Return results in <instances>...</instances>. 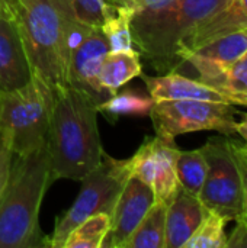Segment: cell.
<instances>
[{"instance_id":"cell-15","label":"cell","mask_w":247,"mask_h":248,"mask_svg":"<svg viewBox=\"0 0 247 248\" xmlns=\"http://www.w3.org/2000/svg\"><path fill=\"white\" fill-rule=\"evenodd\" d=\"M246 52L247 35L239 31L217 38L186 54L185 62H189L199 73V78H202L214 71L227 68Z\"/></svg>"},{"instance_id":"cell-18","label":"cell","mask_w":247,"mask_h":248,"mask_svg":"<svg viewBox=\"0 0 247 248\" xmlns=\"http://www.w3.org/2000/svg\"><path fill=\"white\" fill-rule=\"evenodd\" d=\"M167 205L156 201L124 248H166Z\"/></svg>"},{"instance_id":"cell-22","label":"cell","mask_w":247,"mask_h":248,"mask_svg":"<svg viewBox=\"0 0 247 248\" xmlns=\"http://www.w3.org/2000/svg\"><path fill=\"white\" fill-rule=\"evenodd\" d=\"M134 12L124 7H115V12L105 20L102 31L109 42V51L134 49V38L131 31V17Z\"/></svg>"},{"instance_id":"cell-8","label":"cell","mask_w":247,"mask_h":248,"mask_svg":"<svg viewBox=\"0 0 247 248\" xmlns=\"http://www.w3.org/2000/svg\"><path fill=\"white\" fill-rule=\"evenodd\" d=\"M236 113L239 112L230 103L182 99L154 102L148 116L157 137L175 140L179 135L198 131L236 134Z\"/></svg>"},{"instance_id":"cell-11","label":"cell","mask_w":247,"mask_h":248,"mask_svg":"<svg viewBox=\"0 0 247 248\" xmlns=\"http://www.w3.org/2000/svg\"><path fill=\"white\" fill-rule=\"evenodd\" d=\"M154 202L156 195L153 189L138 177L131 176L114 208L111 232L105 241V247L124 248Z\"/></svg>"},{"instance_id":"cell-31","label":"cell","mask_w":247,"mask_h":248,"mask_svg":"<svg viewBox=\"0 0 247 248\" xmlns=\"http://www.w3.org/2000/svg\"><path fill=\"white\" fill-rule=\"evenodd\" d=\"M240 150H242V153L245 154L247 157V145H243V147H240Z\"/></svg>"},{"instance_id":"cell-9","label":"cell","mask_w":247,"mask_h":248,"mask_svg":"<svg viewBox=\"0 0 247 248\" xmlns=\"http://www.w3.org/2000/svg\"><path fill=\"white\" fill-rule=\"evenodd\" d=\"M178 154L179 148L175 140L156 135L147 138L135 154L127 158V167L131 176L138 177L153 189L156 201L169 205L181 189L176 173Z\"/></svg>"},{"instance_id":"cell-6","label":"cell","mask_w":247,"mask_h":248,"mask_svg":"<svg viewBox=\"0 0 247 248\" xmlns=\"http://www.w3.org/2000/svg\"><path fill=\"white\" fill-rule=\"evenodd\" d=\"M130 177L127 160H116L103 153L102 161L80 180L82 189L74 203L61 218L55 219L49 247H64L68 234L92 215L103 212L112 217L119 193Z\"/></svg>"},{"instance_id":"cell-27","label":"cell","mask_w":247,"mask_h":248,"mask_svg":"<svg viewBox=\"0 0 247 248\" xmlns=\"http://www.w3.org/2000/svg\"><path fill=\"white\" fill-rule=\"evenodd\" d=\"M167 1H170V0H111V3L115 7H124V9H130L132 12L144 10V9L159 6V4H163Z\"/></svg>"},{"instance_id":"cell-29","label":"cell","mask_w":247,"mask_h":248,"mask_svg":"<svg viewBox=\"0 0 247 248\" xmlns=\"http://www.w3.org/2000/svg\"><path fill=\"white\" fill-rule=\"evenodd\" d=\"M240 116H242V121L236 122V134L240 135L246 141L247 145V113H240Z\"/></svg>"},{"instance_id":"cell-26","label":"cell","mask_w":247,"mask_h":248,"mask_svg":"<svg viewBox=\"0 0 247 248\" xmlns=\"http://www.w3.org/2000/svg\"><path fill=\"white\" fill-rule=\"evenodd\" d=\"M234 151H236V157L242 174V183H243V212L239 221H243L247 224V157L242 153L240 147L236 145V142H234Z\"/></svg>"},{"instance_id":"cell-32","label":"cell","mask_w":247,"mask_h":248,"mask_svg":"<svg viewBox=\"0 0 247 248\" xmlns=\"http://www.w3.org/2000/svg\"><path fill=\"white\" fill-rule=\"evenodd\" d=\"M243 32H245V33H246V35H247V28H246V29H243Z\"/></svg>"},{"instance_id":"cell-1","label":"cell","mask_w":247,"mask_h":248,"mask_svg":"<svg viewBox=\"0 0 247 248\" xmlns=\"http://www.w3.org/2000/svg\"><path fill=\"white\" fill-rule=\"evenodd\" d=\"M20 32L32 76L52 92L70 86L73 46L82 28L70 0H9Z\"/></svg>"},{"instance_id":"cell-16","label":"cell","mask_w":247,"mask_h":248,"mask_svg":"<svg viewBox=\"0 0 247 248\" xmlns=\"http://www.w3.org/2000/svg\"><path fill=\"white\" fill-rule=\"evenodd\" d=\"M143 73L141 54L137 48L130 51H108L100 67V83L114 96L122 86Z\"/></svg>"},{"instance_id":"cell-28","label":"cell","mask_w":247,"mask_h":248,"mask_svg":"<svg viewBox=\"0 0 247 248\" xmlns=\"http://www.w3.org/2000/svg\"><path fill=\"white\" fill-rule=\"evenodd\" d=\"M236 222V228L227 235V248H247V224L243 221Z\"/></svg>"},{"instance_id":"cell-25","label":"cell","mask_w":247,"mask_h":248,"mask_svg":"<svg viewBox=\"0 0 247 248\" xmlns=\"http://www.w3.org/2000/svg\"><path fill=\"white\" fill-rule=\"evenodd\" d=\"M15 154L10 148V144L6 138L0 137V201L6 192V187L10 180L12 166Z\"/></svg>"},{"instance_id":"cell-10","label":"cell","mask_w":247,"mask_h":248,"mask_svg":"<svg viewBox=\"0 0 247 248\" xmlns=\"http://www.w3.org/2000/svg\"><path fill=\"white\" fill-rule=\"evenodd\" d=\"M109 51V42L102 28L83 26L73 46L68 70L70 86L84 92L98 106L111 97L100 83V67Z\"/></svg>"},{"instance_id":"cell-24","label":"cell","mask_w":247,"mask_h":248,"mask_svg":"<svg viewBox=\"0 0 247 248\" xmlns=\"http://www.w3.org/2000/svg\"><path fill=\"white\" fill-rule=\"evenodd\" d=\"M77 20L90 28H102L115 12L111 0H70Z\"/></svg>"},{"instance_id":"cell-30","label":"cell","mask_w":247,"mask_h":248,"mask_svg":"<svg viewBox=\"0 0 247 248\" xmlns=\"http://www.w3.org/2000/svg\"><path fill=\"white\" fill-rule=\"evenodd\" d=\"M239 3H240V4H242L245 9H246V12H247V0H239Z\"/></svg>"},{"instance_id":"cell-14","label":"cell","mask_w":247,"mask_h":248,"mask_svg":"<svg viewBox=\"0 0 247 248\" xmlns=\"http://www.w3.org/2000/svg\"><path fill=\"white\" fill-rule=\"evenodd\" d=\"M207 208L198 196L179 189L166 211V248H183L201 224Z\"/></svg>"},{"instance_id":"cell-2","label":"cell","mask_w":247,"mask_h":248,"mask_svg":"<svg viewBox=\"0 0 247 248\" xmlns=\"http://www.w3.org/2000/svg\"><path fill=\"white\" fill-rule=\"evenodd\" d=\"M98 113L84 92L73 86L54 92L45 138L52 180H82L102 161Z\"/></svg>"},{"instance_id":"cell-13","label":"cell","mask_w":247,"mask_h":248,"mask_svg":"<svg viewBox=\"0 0 247 248\" xmlns=\"http://www.w3.org/2000/svg\"><path fill=\"white\" fill-rule=\"evenodd\" d=\"M140 77L144 80L147 92L154 102L192 99V100L230 103L227 96L213 89L211 86L205 84L204 81L183 77L176 71H170L162 76H147L141 73Z\"/></svg>"},{"instance_id":"cell-4","label":"cell","mask_w":247,"mask_h":248,"mask_svg":"<svg viewBox=\"0 0 247 248\" xmlns=\"http://www.w3.org/2000/svg\"><path fill=\"white\" fill-rule=\"evenodd\" d=\"M51 182L45 144L26 155H15L0 201V248L49 247V238L39 227V209Z\"/></svg>"},{"instance_id":"cell-7","label":"cell","mask_w":247,"mask_h":248,"mask_svg":"<svg viewBox=\"0 0 247 248\" xmlns=\"http://www.w3.org/2000/svg\"><path fill=\"white\" fill-rule=\"evenodd\" d=\"M201 150L207 160V177L198 196L201 203L227 222L239 221L243 212V183L234 142L210 138Z\"/></svg>"},{"instance_id":"cell-17","label":"cell","mask_w":247,"mask_h":248,"mask_svg":"<svg viewBox=\"0 0 247 248\" xmlns=\"http://www.w3.org/2000/svg\"><path fill=\"white\" fill-rule=\"evenodd\" d=\"M199 80L227 96L231 105L247 106V52L227 68L214 71Z\"/></svg>"},{"instance_id":"cell-23","label":"cell","mask_w":247,"mask_h":248,"mask_svg":"<svg viewBox=\"0 0 247 248\" xmlns=\"http://www.w3.org/2000/svg\"><path fill=\"white\" fill-rule=\"evenodd\" d=\"M227 221L207 209L201 224L183 248H227Z\"/></svg>"},{"instance_id":"cell-12","label":"cell","mask_w":247,"mask_h":248,"mask_svg":"<svg viewBox=\"0 0 247 248\" xmlns=\"http://www.w3.org/2000/svg\"><path fill=\"white\" fill-rule=\"evenodd\" d=\"M32 78L29 58L12 16L0 15V90H15Z\"/></svg>"},{"instance_id":"cell-19","label":"cell","mask_w":247,"mask_h":248,"mask_svg":"<svg viewBox=\"0 0 247 248\" xmlns=\"http://www.w3.org/2000/svg\"><path fill=\"white\" fill-rule=\"evenodd\" d=\"M111 225V215L103 212L92 215L68 234L63 248H103Z\"/></svg>"},{"instance_id":"cell-3","label":"cell","mask_w":247,"mask_h":248,"mask_svg":"<svg viewBox=\"0 0 247 248\" xmlns=\"http://www.w3.org/2000/svg\"><path fill=\"white\" fill-rule=\"evenodd\" d=\"M229 3L230 0H170L134 12V45L159 74L176 71L183 64L181 54L194 32Z\"/></svg>"},{"instance_id":"cell-20","label":"cell","mask_w":247,"mask_h":248,"mask_svg":"<svg viewBox=\"0 0 247 248\" xmlns=\"http://www.w3.org/2000/svg\"><path fill=\"white\" fill-rule=\"evenodd\" d=\"M153 105L154 100L150 94L127 89L124 92H116L108 100L100 103L98 110L108 115L111 119L118 116H148Z\"/></svg>"},{"instance_id":"cell-5","label":"cell","mask_w":247,"mask_h":248,"mask_svg":"<svg viewBox=\"0 0 247 248\" xmlns=\"http://www.w3.org/2000/svg\"><path fill=\"white\" fill-rule=\"evenodd\" d=\"M52 100V89L36 76L23 87L0 90V137L9 141L15 155L45 144Z\"/></svg>"},{"instance_id":"cell-21","label":"cell","mask_w":247,"mask_h":248,"mask_svg":"<svg viewBox=\"0 0 247 248\" xmlns=\"http://www.w3.org/2000/svg\"><path fill=\"white\" fill-rule=\"evenodd\" d=\"M176 173L181 189L194 196H199L207 177V160L202 150H179L176 160Z\"/></svg>"}]
</instances>
